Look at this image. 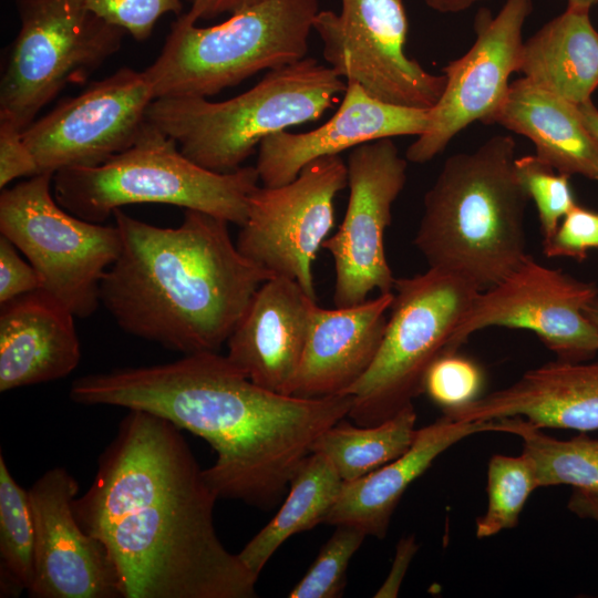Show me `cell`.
Wrapping results in <instances>:
<instances>
[{
  "mask_svg": "<svg viewBox=\"0 0 598 598\" xmlns=\"http://www.w3.org/2000/svg\"><path fill=\"white\" fill-rule=\"evenodd\" d=\"M217 497L181 429L128 410L73 511L104 546L123 598H252L255 577L220 543Z\"/></svg>",
  "mask_w": 598,
  "mask_h": 598,
  "instance_id": "obj_1",
  "label": "cell"
},
{
  "mask_svg": "<svg viewBox=\"0 0 598 598\" xmlns=\"http://www.w3.org/2000/svg\"><path fill=\"white\" fill-rule=\"evenodd\" d=\"M85 405L143 410L203 437L216 452L204 478L217 499L277 505L316 440L348 416L350 394L286 395L261 388L215 351L76 379Z\"/></svg>",
  "mask_w": 598,
  "mask_h": 598,
  "instance_id": "obj_2",
  "label": "cell"
},
{
  "mask_svg": "<svg viewBox=\"0 0 598 598\" xmlns=\"http://www.w3.org/2000/svg\"><path fill=\"white\" fill-rule=\"evenodd\" d=\"M121 250L100 285V303L127 333L184 354L227 342L257 289L275 277L245 258L228 223L185 209L159 227L113 213Z\"/></svg>",
  "mask_w": 598,
  "mask_h": 598,
  "instance_id": "obj_3",
  "label": "cell"
},
{
  "mask_svg": "<svg viewBox=\"0 0 598 598\" xmlns=\"http://www.w3.org/2000/svg\"><path fill=\"white\" fill-rule=\"evenodd\" d=\"M516 142L495 135L443 164L425 193L413 244L429 268L456 274L485 290L513 272L526 252L529 200L516 169Z\"/></svg>",
  "mask_w": 598,
  "mask_h": 598,
  "instance_id": "obj_4",
  "label": "cell"
},
{
  "mask_svg": "<svg viewBox=\"0 0 598 598\" xmlns=\"http://www.w3.org/2000/svg\"><path fill=\"white\" fill-rule=\"evenodd\" d=\"M346 89L347 82L329 65L306 56L268 71L255 86L226 101L155 99L147 120L197 165L230 173L265 137L320 118Z\"/></svg>",
  "mask_w": 598,
  "mask_h": 598,
  "instance_id": "obj_5",
  "label": "cell"
},
{
  "mask_svg": "<svg viewBox=\"0 0 598 598\" xmlns=\"http://www.w3.org/2000/svg\"><path fill=\"white\" fill-rule=\"evenodd\" d=\"M258 182L256 166L216 173L197 165L147 120L131 147L99 166L56 172L52 187L61 207L91 223L101 224L125 205L154 203L243 226Z\"/></svg>",
  "mask_w": 598,
  "mask_h": 598,
  "instance_id": "obj_6",
  "label": "cell"
},
{
  "mask_svg": "<svg viewBox=\"0 0 598 598\" xmlns=\"http://www.w3.org/2000/svg\"><path fill=\"white\" fill-rule=\"evenodd\" d=\"M318 0H264L216 25L182 13L144 70L158 97H208L307 56Z\"/></svg>",
  "mask_w": 598,
  "mask_h": 598,
  "instance_id": "obj_7",
  "label": "cell"
},
{
  "mask_svg": "<svg viewBox=\"0 0 598 598\" xmlns=\"http://www.w3.org/2000/svg\"><path fill=\"white\" fill-rule=\"evenodd\" d=\"M391 315L378 353L348 390V416L370 426L392 417L422 393L430 365L447 353L450 340L481 289L441 269L395 279Z\"/></svg>",
  "mask_w": 598,
  "mask_h": 598,
  "instance_id": "obj_8",
  "label": "cell"
},
{
  "mask_svg": "<svg viewBox=\"0 0 598 598\" xmlns=\"http://www.w3.org/2000/svg\"><path fill=\"white\" fill-rule=\"evenodd\" d=\"M20 29L0 81V115L24 131L71 84L115 54L125 31L81 0H16Z\"/></svg>",
  "mask_w": 598,
  "mask_h": 598,
  "instance_id": "obj_9",
  "label": "cell"
},
{
  "mask_svg": "<svg viewBox=\"0 0 598 598\" xmlns=\"http://www.w3.org/2000/svg\"><path fill=\"white\" fill-rule=\"evenodd\" d=\"M53 174L40 173L4 188L0 231L29 260L40 289L78 318L100 305V285L121 250L115 226L81 219L65 210L51 190Z\"/></svg>",
  "mask_w": 598,
  "mask_h": 598,
  "instance_id": "obj_10",
  "label": "cell"
},
{
  "mask_svg": "<svg viewBox=\"0 0 598 598\" xmlns=\"http://www.w3.org/2000/svg\"><path fill=\"white\" fill-rule=\"evenodd\" d=\"M408 27L402 0H341L339 12L320 10L313 21L323 59L347 83L384 103L431 110L446 76L405 54Z\"/></svg>",
  "mask_w": 598,
  "mask_h": 598,
  "instance_id": "obj_11",
  "label": "cell"
},
{
  "mask_svg": "<svg viewBox=\"0 0 598 598\" xmlns=\"http://www.w3.org/2000/svg\"><path fill=\"white\" fill-rule=\"evenodd\" d=\"M348 186L339 155L306 165L290 183L257 186L236 241L239 252L274 276L297 281L317 301L312 264L334 225V199Z\"/></svg>",
  "mask_w": 598,
  "mask_h": 598,
  "instance_id": "obj_12",
  "label": "cell"
},
{
  "mask_svg": "<svg viewBox=\"0 0 598 598\" xmlns=\"http://www.w3.org/2000/svg\"><path fill=\"white\" fill-rule=\"evenodd\" d=\"M598 297L594 282L548 268L528 256L496 285L481 290L447 347L456 352L474 332L489 327L534 332L557 357L586 362L598 353V333L585 313Z\"/></svg>",
  "mask_w": 598,
  "mask_h": 598,
  "instance_id": "obj_13",
  "label": "cell"
},
{
  "mask_svg": "<svg viewBox=\"0 0 598 598\" xmlns=\"http://www.w3.org/2000/svg\"><path fill=\"white\" fill-rule=\"evenodd\" d=\"M349 198L338 230L322 248L332 256L336 270L334 307L365 301L373 290H393L395 278L384 250L392 205L406 183L408 161L391 137L363 143L351 150L348 163Z\"/></svg>",
  "mask_w": 598,
  "mask_h": 598,
  "instance_id": "obj_14",
  "label": "cell"
},
{
  "mask_svg": "<svg viewBox=\"0 0 598 598\" xmlns=\"http://www.w3.org/2000/svg\"><path fill=\"white\" fill-rule=\"evenodd\" d=\"M154 100L145 72L126 66L65 99L22 132L39 174L99 166L127 150Z\"/></svg>",
  "mask_w": 598,
  "mask_h": 598,
  "instance_id": "obj_15",
  "label": "cell"
},
{
  "mask_svg": "<svg viewBox=\"0 0 598 598\" xmlns=\"http://www.w3.org/2000/svg\"><path fill=\"white\" fill-rule=\"evenodd\" d=\"M532 11L533 0H506L495 17L480 9L475 41L442 69L444 91L430 110L427 130L408 147L406 161L426 163L471 123H487L507 95L511 74L519 70L523 28Z\"/></svg>",
  "mask_w": 598,
  "mask_h": 598,
  "instance_id": "obj_16",
  "label": "cell"
},
{
  "mask_svg": "<svg viewBox=\"0 0 598 598\" xmlns=\"http://www.w3.org/2000/svg\"><path fill=\"white\" fill-rule=\"evenodd\" d=\"M78 481L63 467L29 488L34 523L32 598H123L118 574L102 543L79 524Z\"/></svg>",
  "mask_w": 598,
  "mask_h": 598,
  "instance_id": "obj_17",
  "label": "cell"
},
{
  "mask_svg": "<svg viewBox=\"0 0 598 598\" xmlns=\"http://www.w3.org/2000/svg\"><path fill=\"white\" fill-rule=\"evenodd\" d=\"M430 110L384 103L360 85L347 83L336 113L324 124L305 133L281 131L258 146L256 168L264 186L292 182L309 163L385 137L423 134Z\"/></svg>",
  "mask_w": 598,
  "mask_h": 598,
  "instance_id": "obj_18",
  "label": "cell"
},
{
  "mask_svg": "<svg viewBox=\"0 0 598 598\" xmlns=\"http://www.w3.org/2000/svg\"><path fill=\"white\" fill-rule=\"evenodd\" d=\"M316 303L297 281L268 279L228 338L226 357L257 385L291 395Z\"/></svg>",
  "mask_w": 598,
  "mask_h": 598,
  "instance_id": "obj_19",
  "label": "cell"
},
{
  "mask_svg": "<svg viewBox=\"0 0 598 598\" xmlns=\"http://www.w3.org/2000/svg\"><path fill=\"white\" fill-rule=\"evenodd\" d=\"M393 299L390 291L351 307L323 309L316 303L291 395L346 394L373 362Z\"/></svg>",
  "mask_w": 598,
  "mask_h": 598,
  "instance_id": "obj_20",
  "label": "cell"
},
{
  "mask_svg": "<svg viewBox=\"0 0 598 598\" xmlns=\"http://www.w3.org/2000/svg\"><path fill=\"white\" fill-rule=\"evenodd\" d=\"M443 415L461 422L519 416L539 429L597 430L598 362L547 363Z\"/></svg>",
  "mask_w": 598,
  "mask_h": 598,
  "instance_id": "obj_21",
  "label": "cell"
},
{
  "mask_svg": "<svg viewBox=\"0 0 598 598\" xmlns=\"http://www.w3.org/2000/svg\"><path fill=\"white\" fill-rule=\"evenodd\" d=\"M74 317L42 289L1 305V392L59 380L78 367Z\"/></svg>",
  "mask_w": 598,
  "mask_h": 598,
  "instance_id": "obj_22",
  "label": "cell"
},
{
  "mask_svg": "<svg viewBox=\"0 0 598 598\" xmlns=\"http://www.w3.org/2000/svg\"><path fill=\"white\" fill-rule=\"evenodd\" d=\"M493 432L492 421L461 422L443 415L417 429L412 445L395 460L351 482H343L338 499L326 516L328 525H349L384 538L391 517L406 488L458 441Z\"/></svg>",
  "mask_w": 598,
  "mask_h": 598,
  "instance_id": "obj_23",
  "label": "cell"
},
{
  "mask_svg": "<svg viewBox=\"0 0 598 598\" xmlns=\"http://www.w3.org/2000/svg\"><path fill=\"white\" fill-rule=\"evenodd\" d=\"M486 124H499L529 138L536 156L557 172L598 181V142L578 106L525 78L509 84Z\"/></svg>",
  "mask_w": 598,
  "mask_h": 598,
  "instance_id": "obj_24",
  "label": "cell"
},
{
  "mask_svg": "<svg viewBox=\"0 0 598 598\" xmlns=\"http://www.w3.org/2000/svg\"><path fill=\"white\" fill-rule=\"evenodd\" d=\"M518 72L575 105L591 101L598 87V31L589 10L567 7L524 41Z\"/></svg>",
  "mask_w": 598,
  "mask_h": 598,
  "instance_id": "obj_25",
  "label": "cell"
},
{
  "mask_svg": "<svg viewBox=\"0 0 598 598\" xmlns=\"http://www.w3.org/2000/svg\"><path fill=\"white\" fill-rule=\"evenodd\" d=\"M342 484V478L326 456L310 453L293 475L277 514L237 554L247 569L258 578L289 537L323 523L338 499Z\"/></svg>",
  "mask_w": 598,
  "mask_h": 598,
  "instance_id": "obj_26",
  "label": "cell"
},
{
  "mask_svg": "<svg viewBox=\"0 0 598 598\" xmlns=\"http://www.w3.org/2000/svg\"><path fill=\"white\" fill-rule=\"evenodd\" d=\"M413 403L377 425H353L343 419L326 430L313 443L333 465L343 482L355 481L409 450L415 437Z\"/></svg>",
  "mask_w": 598,
  "mask_h": 598,
  "instance_id": "obj_27",
  "label": "cell"
},
{
  "mask_svg": "<svg viewBox=\"0 0 598 598\" xmlns=\"http://www.w3.org/2000/svg\"><path fill=\"white\" fill-rule=\"evenodd\" d=\"M493 432L514 434L532 462L538 487L569 485L598 495V439L579 434L558 440L519 416L492 420Z\"/></svg>",
  "mask_w": 598,
  "mask_h": 598,
  "instance_id": "obj_28",
  "label": "cell"
},
{
  "mask_svg": "<svg viewBox=\"0 0 598 598\" xmlns=\"http://www.w3.org/2000/svg\"><path fill=\"white\" fill-rule=\"evenodd\" d=\"M34 523L29 489L11 475L0 453V596L17 597L33 576Z\"/></svg>",
  "mask_w": 598,
  "mask_h": 598,
  "instance_id": "obj_29",
  "label": "cell"
},
{
  "mask_svg": "<svg viewBox=\"0 0 598 598\" xmlns=\"http://www.w3.org/2000/svg\"><path fill=\"white\" fill-rule=\"evenodd\" d=\"M538 488L530 460L494 454L487 467V508L476 522V536L491 537L517 525L524 505Z\"/></svg>",
  "mask_w": 598,
  "mask_h": 598,
  "instance_id": "obj_30",
  "label": "cell"
},
{
  "mask_svg": "<svg viewBox=\"0 0 598 598\" xmlns=\"http://www.w3.org/2000/svg\"><path fill=\"white\" fill-rule=\"evenodd\" d=\"M367 534L361 529L338 525L321 547L315 561L289 591L290 598H338L343 595L349 563Z\"/></svg>",
  "mask_w": 598,
  "mask_h": 598,
  "instance_id": "obj_31",
  "label": "cell"
},
{
  "mask_svg": "<svg viewBox=\"0 0 598 598\" xmlns=\"http://www.w3.org/2000/svg\"><path fill=\"white\" fill-rule=\"evenodd\" d=\"M516 169L529 199L535 203L544 244L554 236L561 219L577 205L569 175L557 172L536 155L517 157Z\"/></svg>",
  "mask_w": 598,
  "mask_h": 598,
  "instance_id": "obj_32",
  "label": "cell"
},
{
  "mask_svg": "<svg viewBox=\"0 0 598 598\" xmlns=\"http://www.w3.org/2000/svg\"><path fill=\"white\" fill-rule=\"evenodd\" d=\"M483 382V372L474 361L457 351L447 352L427 369L422 392L444 413L480 398Z\"/></svg>",
  "mask_w": 598,
  "mask_h": 598,
  "instance_id": "obj_33",
  "label": "cell"
},
{
  "mask_svg": "<svg viewBox=\"0 0 598 598\" xmlns=\"http://www.w3.org/2000/svg\"><path fill=\"white\" fill-rule=\"evenodd\" d=\"M85 8L110 24L146 40L156 22L167 13L182 14V0H81Z\"/></svg>",
  "mask_w": 598,
  "mask_h": 598,
  "instance_id": "obj_34",
  "label": "cell"
},
{
  "mask_svg": "<svg viewBox=\"0 0 598 598\" xmlns=\"http://www.w3.org/2000/svg\"><path fill=\"white\" fill-rule=\"evenodd\" d=\"M591 249H598V213L578 204L561 219L554 236L543 244L548 258L582 261Z\"/></svg>",
  "mask_w": 598,
  "mask_h": 598,
  "instance_id": "obj_35",
  "label": "cell"
},
{
  "mask_svg": "<svg viewBox=\"0 0 598 598\" xmlns=\"http://www.w3.org/2000/svg\"><path fill=\"white\" fill-rule=\"evenodd\" d=\"M22 130L10 118L0 115V187L23 176L39 174L35 158L25 144Z\"/></svg>",
  "mask_w": 598,
  "mask_h": 598,
  "instance_id": "obj_36",
  "label": "cell"
},
{
  "mask_svg": "<svg viewBox=\"0 0 598 598\" xmlns=\"http://www.w3.org/2000/svg\"><path fill=\"white\" fill-rule=\"evenodd\" d=\"M17 247L3 235L0 237V303L40 289V278Z\"/></svg>",
  "mask_w": 598,
  "mask_h": 598,
  "instance_id": "obj_37",
  "label": "cell"
},
{
  "mask_svg": "<svg viewBox=\"0 0 598 598\" xmlns=\"http://www.w3.org/2000/svg\"><path fill=\"white\" fill-rule=\"evenodd\" d=\"M416 550L417 545L413 536L404 537L399 542L391 570L374 597L392 598L398 596L404 575Z\"/></svg>",
  "mask_w": 598,
  "mask_h": 598,
  "instance_id": "obj_38",
  "label": "cell"
},
{
  "mask_svg": "<svg viewBox=\"0 0 598 598\" xmlns=\"http://www.w3.org/2000/svg\"><path fill=\"white\" fill-rule=\"evenodd\" d=\"M189 10L186 14L194 21L214 19L224 13L233 14L264 0H187Z\"/></svg>",
  "mask_w": 598,
  "mask_h": 598,
  "instance_id": "obj_39",
  "label": "cell"
},
{
  "mask_svg": "<svg viewBox=\"0 0 598 598\" xmlns=\"http://www.w3.org/2000/svg\"><path fill=\"white\" fill-rule=\"evenodd\" d=\"M567 507L576 516L598 523V495L574 489Z\"/></svg>",
  "mask_w": 598,
  "mask_h": 598,
  "instance_id": "obj_40",
  "label": "cell"
},
{
  "mask_svg": "<svg viewBox=\"0 0 598 598\" xmlns=\"http://www.w3.org/2000/svg\"><path fill=\"white\" fill-rule=\"evenodd\" d=\"M429 8L440 13H458L475 3L487 0H422Z\"/></svg>",
  "mask_w": 598,
  "mask_h": 598,
  "instance_id": "obj_41",
  "label": "cell"
},
{
  "mask_svg": "<svg viewBox=\"0 0 598 598\" xmlns=\"http://www.w3.org/2000/svg\"><path fill=\"white\" fill-rule=\"evenodd\" d=\"M577 106L585 126L598 142V109L592 104L591 101Z\"/></svg>",
  "mask_w": 598,
  "mask_h": 598,
  "instance_id": "obj_42",
  "label": "cell"
},
{
  "mask_svg": "<svg viewBox=\"0 0 598 598\" xmlns=\"http://www.w3.org/2000/svg\"><path fill=\"white\" fill-rule=\"evenodd\" d=\"M585 313L598 333V297L586 307Z\"/></svg>",
  "mask_w": 598,
  "mask_h": 598,
  "instance_id": "obj_43",
  "label": "cell"
},
{
  "mask_svg": "<svg viewBox=\"0 0 598 598\" xmlns=\"http://www.w3.org/2000/svg\"><path fill=\"white\" fill-rule=\"evenodd\" d=\"M598 3V0H567V7L581 10H590L591 6Z\"/></svg>",
  "mask_w": 598,
  "mask_h": 598,
  "instance_id": "obj_44",
  "label": "cell"
}]
</instances>
